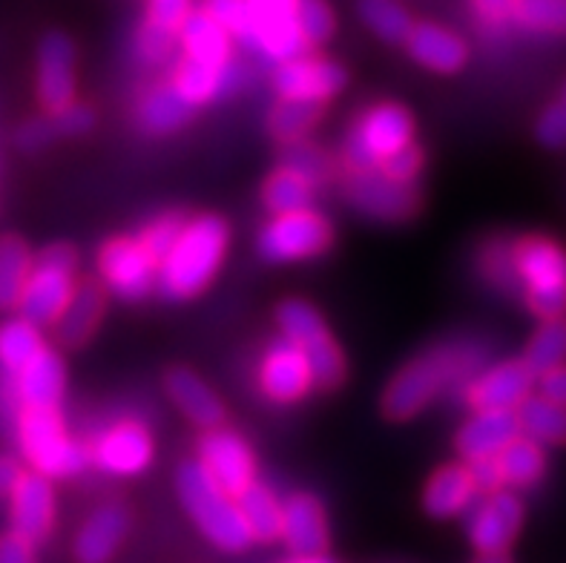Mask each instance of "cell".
Returning a JSON list of instances; mask_svg holds the SVG:
<instances>
[{
    "label": "cell",
    "mask_w": 566,
    "mask_h": 563,
    "mask_svg": "<svg viewBox=\"0 0 566 563\" xmlns=\"http://www.w3.org/2000/svg\"><path fill=\"white\" fill-rule=\"evenodd\" d=\"M201 9H205L210 18H216V21L222 23L239 43H244L248 29H251V9H248V0H201Z\"/></svg>",
    "instance_id": "obj_46"
},
{
    "label": "cell",
    "mask_w": 566,
    "mask_h": 563,
    "mask_svg": "<svg viewBox=\"0 0 566 563\" xmlns=\"http://www.w3.org/2000/svg\"><path fill=\"white\" fill-rule=\"evenodd\" d=\"M93 466L109 478H138L156 460V437L138 417L107 423L90 440Z\"/></svg>",
    "instance_id": "obj_11"
},
{
    "label": "cell",
    "mask_w": 566,
    "mask_h": 563,
    "mask_svg": "<svg viewBox=\"0 0 566 563\" xmlns=\"http://www.w3.org/2000/svg\"><path fill=\"white\" fill-rule=\"evenodd\" d=\"M196 9V0H147V12H144V21L150 27L167 29V32H176L179 35L181 23L187 21V14Z\"/></svg>",
    "instance_id": "obj_47"
},
{
    "label": "cell",
    "mask_w": 566,
    "mask_h": 563,
    "mask_svg": "<svg viewBox=\"0 0 566 563\" xmlns=\"http://www.w3.org/2000/svg\"><path fill=\"white\" fill-rule=\"evenodd\" d=\"M280 541L296 557L325 555L331 546V526L323 500L308 492H296L282 500Z\"/></svg>",
    "instance_id": "obj_22"
},
{
    "label": "cell",
    "mask_w": 566,
    "mask_h": 563,
    "mask_svg": "<svg viewBox=\"0 0 566 563\" xmlns=\"http://www.w3.org/2000/svg\"><path fill=\"white\" fill-rule=\"evenodd\" d=\"M21 463H18V457L12 455H3L0 451V498H9V492H12V486L18 483V478H21Z\"/></svg>",
    "instance_id": "obj_56"
},
{
    "label": "cell",
    "mask_w": 566,
    "mask_h": 563,
    "mask_svg": "<svg viewBox=\"0 0 566 563\" xmlns=\"http://www.w3.org/2000/svg\"><path fill=\"white\" fill-rule=\"evenodd\" d=\"M469 469H472L474 483H478L481 494H489V492H497V489H503L497 460H481V463H472Z\"/></svg>",
    "instance_id": "obj_54"
},
{
    "label": "cell",
    "mask_w": 566,
    "mask_h": 563,
    "mask_svg": "<svg viewBox=\"0 0 566 563\" xmlns=\"http://www.w3.org/2000/svg\"><path fill=\"white\" fill-rule=\"evenodd\" d=\"M495 460L497 469H501L503 489H512V492L538 486L546 475L544 446L524 435L517 437V440H512Z\"/></svg>",
    "instance_id": "obj_34"
},
{
    "label": "cell",
    "mask_w": 566,
    "mask_h": 563,
    "mask_svg": "<svg viewBox=\"0 0 566 563\" xmlns=\"http://www.w3.org/2000/svg\"><path fill=\"white\" fill-rule=\"evenodd\" d=\"M521 437L517 411H472L454 431V451L467 466L495 460L512 440Z\"/></svg>",
    "instance_id": "obj_25"
},
{
    "label": "cell",
    "mask_w": 566,
    "mask_h": 563,
    "mask_svg": "<svg viewBox=\"0 0 566 563\" xmlns=\"http://www.w3.org/2000/svg\"><path fill=\"white\" fill-rule=\"evenodd\" d=\"M129 512L124 503H101L81 523L72 555L78 563H109L129 535Z\"/></svg>",
    "instance_id": "obj_27"
},
{
    "label": "cell",
    "mask_w": 566,
    "mask_h": 563,
    "mask_svg": "<svg viewBox=\"0 0 566 563\" xmlns=\"http://www.w3.org/2000/svg\"><path fill=\"white\" fill-rule=\"evenodd\" d=\"M43 348H46V340L35 322L23 320L21 314L0 322V372L3 377H14Z\"/></svg>",
    "instance_id": "obj_38"
},
{
    "label": "cell",
    "mask_w": 566,
    "mask_h": 563,
    "mask_svg": "<svg viewBox=\"0 0 566 563\" xmlns=\"http://www.w3.org/2000/svg\"><path fill=\"white\" fill-rule=\"evenodd\" d=\"M415 115L397 101H377L366 107L345 133V173L380 170L388 158L415 144Z\"/></svg>",
    "instance_id": "obj_6"
},
{
    "label": "cell",
    "mask_w": 566,
    "mask_h": 563,
    "mask_svg": "<svg viewBox=\"0 0 566 563\" xmlns=\"http://www.w3.org/2000/svg\"><path fill=\"white\" fill-rule=\"evenodd\" d=\"M489 282L524 296L538 320L566 316V250L546 236H521L515 242H489L481 253Z\"/></svg>",
    "instance_id": "obj_1"
},
{
    "label": "cell",
    "mask_w": 566,
    "mask_h": 563,
    "mask_svg": "<svg viewBox=\"0 0 566 563\" xmlns=\"http://www.w3.org/2000/svg\"><path fill=\"white\" fill-rule=\"evenodd\" d=\"M239 509H242V518L251 529L253 543H271L280 541L282 535V500L280 494L273 492L271 486L256 480L239 494Z\"/></svg>",
    "instance_id": "obj_36"
},
{
    "label": "cell",
    "mask_w": 566,
    "mask_h": 563,
    "mask_svg": "<svg viewBox=\"0 0 566 563\" xmlns=\"http://www.w3.org/2000/svg\"><path fill=\"white\" fill-rule=\"evenodd\" d=\"M233 43H237V38L230 35L228 29L216 18H210L201 7L187 14V21L179 29L181 55L193 58L205 66H216V70H224V66L237 61L233 58Z\"/></svg>",
    "instance_id": "obj_30"
},
{
    "label": "cell",
    "mask_w": 566,
    "mask_h": 563,
    "mask_svg": "<svg viewBox=\"0 0 566 563\" xmlns=\"http://www.w3.org/2000/svg\"><path fill=\"white\" fill-rule=\"evenodd\" d=\"M538 388V377L524 359L483 365L460 385L463 403L472 411H517Z\"/></svg>",
    "instance_id": "obj_15"
},
{
    "label": "cell",
    "mask_w": 566,
    "mask_h": 563,
    "mask_svg": "<svg viewBox=\"0 0 566 563\" xmlns=\"http://www.w3.org/2000/svg\"><path fill=\"white\" fill-rule=\"evenodd\" d=\"M107 288L98 279H78V288L72 293L70 305L52 325L57 348L78 351L98 334L104 314H107Z\"/></svg>",
    "instance_id": "obj_26"
},
{
    "label": "cell",
    "mask_w": 566,
    "mask_h": 563,
    "mask_svg": "<svg viewBox=\"0 0 566 563\" xmlns=\"http://www.w3.org/2000/svg\"><path fill=\"white\" fill-rule=\"evenodd\" d=\"M196 107L181 98V93L167 81V84L150 86L136 104V124L144 136L165 138L179 133L181 127L193 122Z\"/></svg>",
    "instance_id": "obj_31"
},
{
    "label": "cell",
    "mask_w": 566,
    "mask_h": 563,
    "mask_svg": "<svg viewBox=\"0 0 566 563\" xmlns=\"http://www.w3.org/2000/svg\"><path fill=\"white\" fill-rule=\"evenodd\" d=\"M469 3H472L474 21L486 32H503L512 23L515 0H469Z\"/></svg>",
    "instance_id": "obj_51"
},
{
    "label": "cell",
    "mask_w": 566,
    "mask_h": 563,
    "mask_svg": "<svg viewBox=\"0 0 566 563\" xmlns=\"http://www.w3.org/2000/svg\"><path fill=\"white\" fill-rule=\"evenodd\" d=\"M402 46L417 66L434 72V75H458L472 55L467 38L438 21L415 23Z\"/></svg>",
    "instance_id": "obj_24"
},
{
    "label": "cell",
    "mask_w": 566,
    "mask_h": 563,
    "mask_svg": "<svg viewBox=\"0 0 566 563\" xmlns=\"http://www.w3.org/2000/svg\"><path fill=\"white\" fill-rule=\"evenodd\" d=\"M517 423L521 435L541 446H566V406L544 394H532L526 403L517 408Z\"/></svg>",
    "instance_id": "obj_37"
},
{
    "label": "cell",
    "mask_w": 566,
    "mask_h": 563,
    "mask_svg": "<svg viewBox=\"0 0 566 563\" xmlns=\"http://www.w3.org/2000/svg\"><path fill=\"white\" fill-rule=\"evenodd\" d=\"M285 563H334V561H328V557L325 555H314V557H291V561H285Z\"/></svg>",
    "instance_id": "obj_57"
},
{
    "label": "cell",
    "mask_w": 566,
    "mask_h": 563,
    "mask_svg": "<svg viewBox=\"0 0 566 563\" xmlns=\"http://www.w3.org/2000/svg\"><path fill=\"white\" fill-rule=\"evenodd\" d=\"M325 104L316 101H296V98H276L268 110V136L280 144L305 142L323 122Z\"/></svg>",
    "instance_id": "obj_33"
},
{
    "label": "cell",
    "mask_w": 566,
    "mask_h": 563,
    "mask_svg": "<svg viewBox=\"0 0 566 563\" xmlns=\"http://www.w3.org/2000/svg\"><path fill=\"white\" fill-rule=\"evenodd\" d=\"M282 165L291 167V170L302 173L305 179H311L314 185L323 187L325 181L334 176V161L328 158V153L319 150L316 144H311L308 138L305 142L287 144L285 153H282Z\"/></svg>",
    "instance_id": "obj_43"
},
{
    "label": "cell",
    "mask_w": 566,
    "mask_h": 563,
    "mask_svg": "<svg viewBox=\"0 0 566 563\" xmlns=\"http://www.w3.org/2000/svg\"><path fill=\"white\" fill-rule=\"evenodd\" d=\"M524 359L535 377L553 372L566 363V316L558 320H541V329L532 334L524 348Z\"/></svg>",
    "instance_id": "obj_40"
},
{
    "label": "cell",
    "mask_w": 566,
    "mask_h": 563,
    "mask_svg": "<svg viewBox=\"0 0 566 563\" xmlns=\"http://www.w3.org/2000/svg\"><path fill=\"white\" fill-rule=\"evenodd\" d=\"M486 348L478 340L454 336L431 345L411 357L395 377L388 379L380 397V411L391 423H409L452 385H463L474 372H481Z\"/></svg>",
    "instance_id": "obj_2"
},
{
    "label": "cell",
    "mask_w": 566,
    "mask_h": 563,
    "mask_svg": "<svg viewBox=\"0 0 566 563\" xmlns=\"http://www.w3.org/2000/svg\"><path fill=\"white\" fill-rule=\"evenodd\" d=\"M535 136H538V142L544 144V147H549V150L566 147V101L549 104V107L538 115V122H535Z\"/></svg>",
    "instance_id": "obj_50"
},
{
    "label": "cell",
    "mask_w": 566,
    "mask_h": 563,
    "mask_svg": "<svg viewBox=\"0 0 566 563\" xmlns=\"http://www.w3.org/2000/svg\"><path fill=\"white\" fill-rule=\"evenodd\" d=\"M357 14L363 27L382 43H406L417 23L402 0H357Z\"/></svg>",
    "instance_id": "obj_39"
},
{
    "label": "cell",
    "mask_w": 566,
    "mask_h": 563,
    "mask_svg": "<svg viewBox=\"0 0 566 563\" xmlns=\"http://www.w3.org/2000/svg\"><path fill=\"white\" fill-rule=\"evenodd\" d=\"M256 388L271 406H296L316 388L308 357L280 334L265 345L262 357H259Z\"/></svg>",
    "instance_id": "obj_14"
},
{
    "label": "cell",
    "mask_w": 566,
    "mask_h": 563,
    "mask_svg": "<svg viewBox=\"0 0 566 563\" xmlns=\"http://www.w3.org/2000/svg\"><path fill=\"white\" fill-rule=\"evenodd\" d=\"M176 498L187 518L196 523L201 538L219 552L237 555L253 543L251 529L244 523L239 500L208 475L199 460H185L176 469Z\"/></svg>",
    "instance_id": "obj_4"
},
{
    "label": "cell",
    "mask_w": 566,
    "mask_h": 563,
    "mask_svg": "<svg viewBox=\"0 0 566 563\" xmlns=\"http://www.w3.org/2000/svg\"><path fill=\"white\" fill-rule=\"evenodd\" d=\"M78 55L75 43L64 32H46L38 43V72L35 90L41 107L50 115L61 113L75 101V86H78Z\"/></svg>",
    "instance_id": "obj_20"
},
{
    "label": "cell",
    "mask_w": 566,
    "mask_h": 563,
    "mask_svg": "<svg viewBox=\"0 0 566 563\" xmlns=\"http://www.w3.org/2000/svg\"><path fill=\"white\" fill-rule=\"evenodd\" d=\"M0 563H35V546L21 535H0Z\"/></svg>",
    "instance_id": "obj_53"
},
{
    "label": "cell",
    "mask_w": 566,
    "mask_h": 563,
    "mask_svg": "<svg viewBox=\"0 0 566 563\" xmlns=\"http://www.w3.org/2000/svg\"><path fill=\"white\" fill-rule=\"evenodd\" d=\"M170 84L181 93V98L190 101L196 110L205 107V104H213L216 98L222 95L237 93L244 84V66L239 61H233L224 70H216V66H205L193 58L181 55L176 64H172Z\"/></svg>",
    "instance_id": "obj_29"
},
{
    "label": "cell",
    "mask_w": 566,
    "mask_h": 563,
    "mask_svg": "<svg viewBox=\"0 0 566 563\" xmlns=\"http://www.w3.org/2000/svg\"><path fill=\"white\" fill-rule=\"evenodd\" d=\"M165 394L170 399L176 411H181L190 426H196L199 431H208V428L224 426V417H228V406L222 403V397L216 394L213 385L205 377L187 368V365H176L165 374Z\"/></svg>",
    "instance_id": "obj_23"
},
{
    "label": "cell",
    "mask_w": 566,
    "mask_h": 563,
    "mask_svg": "<svg viewBox=\"0 0 566 563\" xmlns=\"http://www.w3.org/2000/svg\"><path fill=\"white\" fill-rule=\"evenodd\" d=\"M380 170L386 173L388 179L400 181V185H415L417 187V179H420V176H423V170H426V156H423V150L417 147V144H409L406 150H400L397 156L388 158Z\"/></svg>",
    "instance_id": "obj_48"
},
{
    "label": "cell",
    "mask_w": 566,
    "mask_h": 563,
    "mask_svg": "<svg viewBox=\"0 0 566 563\" xmlns=\"http://www.w3.org/2000/svg\"><path fill=\"white\" fill-rule=\"evenodd\" d=\"M57 518V500L52 480L38 471H21L18 483L9 492V523L14 535H21L32 546L50 541Z\"/></svg>",
    "instance_id": "obj_21"
},
{
    "label": "cell",
    "mask_w": 566,
    "mask_h": 563,
    "mask_svg": "<svg viewBox=\"0 0 566 563\" xmlns=\"http://www.w3.org/2000/svg\"><path fill=\"white\" fill-rule=\"evenodd\" d=\"M196 460L233 498H239L248 486L256 483V451L239 431L228 426L201 431L199 446H196Z\"/></svg>",
    "instance_id": "obj_18"
},
{
    "label": "cell",
    "mask_w": 566,
    "mask_h": 563,
    "mask_svg": "<svg viewBox=\"0 0 566 563\" xmlns=\"http://www.w3.org/2000/svg\"><path fill=\"white\" fill-rule=\"evenodd\" d=\"M273 93L276 98H296V101H316L328 104L337 98L348 84V72L343 64L331 61L325 55H296L291 61H282L273 70Z\"/></svg>",
    "instance_id": "obj_19"
},
{
    "label": "cell",
    "mask_w": 566,
    "mask_h": 563,
    "mask_svg": "<svg viewBox=\"0 0 566 563\" xmlns=\"http://www.w3.org/2000/svg\"><path fill=\"white\" fill-rule=\"evenodd\" d=\"M316 190H319V185L305 179L302 173L280 165L262 181L259 199H262V205H265V210L271 216L294 213V210H308V207H314Z\"/></svg>",
    "instance_id": "obj_32"
},
{
    "label": "cell",
    "mask_w": 566,
    "mask_h": 563,
    "mask_svg": "<svg viewBox=\"0 0 566 563\" xmlns=\"http://www.w3.org/2000/svg\"><path fill=\"white\" fill-rule=\"evenodd\" d=\"M185 221H187V216L179 213V210H165V213L153 216V219L144 225L142 233H138V239L147 244V250H150L153 257L161 259L167 253V248L176 242V236L181 233Z\"/></svg>",
    "instance_id": "obj_45"
},
{
    "label": "cell",
    "mask_w": 566,
    "mask_h": 563,
    "mask_svg": "<svg viewBox=\"0 0 566 563\" xmlns=\"http://www.w3.org/2000/svg\"><path fill=\"white\" fill-rule=\"evenodd\" d=\"M474 563H512V561L506 557V552H503V555H481Z\"/></svg>",
    "instance_id": "obj_58"
},
{
    "label": "cell",
    "mask_w": 566,
    "mask_h": 563,
    "mask_svg": "<svg viewBox=\"0 0 566 563\" xmlns=\"http://www.w3.org/2000/svg\"><path fill=\"white\" fill-rule=\"evenodd\" d=\"M512 23L535 35H566V0H515Z\"/></svg>",
    "instance_id": "obj_41"
},
{
    "label": "cell",
    "mask_w": 566,
    "mask_h": 563,
    "mask_svg": "<svg viewBox=\"0 0 566 563\" xmlns=\"http://www.w3.org/2000/svg\"><path fill=\"white\" fill-rule=\"evenodd\" d=\"M0 392V411L7 414L9 423L21 408H61L66 394L64 357L46 345L14 377H3Z\"/></svg>",
    "instance_id": "obj_12"
},
{
    "label": "cell",
    "mask_w": 566,
    "mask_h": 563,
    "mask_svg": "<svg viewBox=\"0 0 566 563\" xmlns=\"http://www.w3.org/2000/svg\"><path fill=\"white\" fill-rule=\"evenodd\" d=\"M538 394L555 399V403H564L566 406V363L546 372L538 377Z\"/></svg>",
    "instance_id": "obj_55"
},
{
    "label": "cell",
    "mask_w": 566,
    "mask_h": 563,
    "mask_svg": "<svg viewBox=\"0 0 566 563\" xmlns=\"http://www.w3.org/2000/svg\"><path fill=\"white\" fill-rule=\"evenodd\" d=\"M251 29L244 46L256 52L268 64H282L305 55L308 43L296 27V0H248Z\"/></svg>",
    "instance_id": "obj_16"
},
{
    "label": "cell",
    "mask_w": 566,
    "mask_h": 563,
    "mask_svg": "<svg viewBox=\"0 0 566 563\" xmlns=\"http://www.w3.org/2000/svg\"><path fill=\"white\" fill-rule=\"evenodd\" d=\"M564 101H566V90H564Z\"/></svg>",
    "instance_id": "obj_59"
},
{
    "label": "cell",
    "mask_w": 566,
    "mask_h": 563,
    "mask_svg": "<svg viewBox=\"0 0 566 563\" xmlns=\"http://www.w3.org/2000/svg\"><path fill=\"white\" fill-rule=\"evenodd\" d=\"M337 242L334 221L316 207L276 213L259 228L256 250L259 257L271 264H300L325 257Z\"/></svg>",
    "instance_id": "obj_9"
},
{
    "label": "cell",
    "mask_w": 566,
    "mask_h": 563,
    "mask_svg": "<svg viewBox=\"0 0 566 563\" xmlns=\"http://www.w3.org/2000/svg\"><path fill=\"white\" fill-rule=\"evenodd\" d=\"M98 282L122 302H144L158 288V259L138 236H113L95 257Z\"/></svg>",
    "instance_id": "obj_10"
},
{
    "label": "cell",
    "mask_w": 566,
    "mask_h": 563,
    "mask_svg": "<svg viewBox=\"0 0 566 563\" xmlns=\"http://www.w3.org/2000/svg\"><path fill=\"white\" fill-rule=\"evenodd\" d=\"M32 268L35 253L21 236H0V311H18Z\"/></svg>",
    "instance_id": "obj_35"
},
{
    "label": "cell",
    "mask_w": 566,
    "mask_h": 563,
    "mask_svg": "<svg viewBox=\"0 0 566 563\" xmlns=\"http://www.w3.org/2000/svg\"><path fill=\"white\" fill-rule=\"evenodd\" d=\"M343 196L359 216L382 221V225H400V221L415 219L423 207L415 185H400V181L388 179L382 170L345 173Z\"/></svg>",
    "instance_id": "obj_13"
},
{
    "label": "cell",
    "mask_w": 566,
    "mask_h": 563,
    "mask_svg": "<svg viewBox=\"0 0 566 563\" xmlns=\"http://www.w3.org/2000/svg\"><path fill=\"white\" fill-rule=\"evenodd\" d=\"M296 27L308 50H319L337 35V12L328 0H296Z\"/></svg>",
    "instance_id": "obj_42"
},
{
    "label": "cell",
    "mask_w": 566,
    "mask_h": 563,
    "mask_svg": "<svg viewBox=\"0 0 566 563\" xmlns=\"http://www.w3.org/2000/svg\"><path fill=\"white\" fill-rule=\"evenodd\" d=\"M52 136H55V127H52L50 118H35V122H27L18 129V144H21V150L35 153L46 147Z\"/></svg>",
    "instance_id": "obj_52"
},
{
    "label": "cell",
    "mask_w": 566,
    "mask_h": 563,
    "mask_svg": "<svg viewBox=\"0 0 566 563\" xmlns=\"http://www.w3.org/2000/svg\"><path fill=\"white\" fill-rule=\"evenodd\" d=\"M179 50V35L176 32H167V29L150 27L144 21L136 35V55L144 66H161L167 64Z\"/></svg>",
    "instance_id": "obj_44"
},
{
    "label": "cell",
    "mask_w": 566,
    "mask_h": 563,
    "mask_svg": "<svg viewBox=\"0 0 566 563\" xmlns=\"http://www.w3.org/2000/svg\"><path fill=\"white\" fill-rule=\"evenodd\" d=\"M524 503L512 489H497L478 498L467 514V538L478 555H503L521 535Z\"/></svg>",
    "instance_id": "obj_17"
},
{
    "label": "cell",
    "mask_w": 566,
    "mask_h": 563,
    "mask_svg": "<svg viewBox=\"0 0 566 563\" xmlns=\"http://www.w3.org/2000/svg\"><path fill=\"white\" fill-rule=\"evenodd\" d=\"M78 250L70 242H52L35 257V268L23 288L18 314L38 329L55 325L78 288Z\"/></svg>",
    "instance_id": "obj_8"
},
{
    "label": "cell",
    "mask_w": 566,
    "mask_h": 563,
    "mask_svg": "<svg viewBox=\"0 0 566 563\" xmlns=\"http://www.w3.org/2000/svg\"><path fill=\"white\" fill-rule=\"evenodd\" d=\"M50 122L52 127H55V136L78 138V136H86V133L95 127V110L86 107V104H78V101H72L70 107L50 115Z\"/></svg>",
    "instance_id": "obj_49"
},
{
    "label": "cell",
    "mask_w": 566,
    "mask_h": 563,
    "mask_svg": "<svg viewBox=\"0 0 566 563\" xmlns=\"http://www.w3.org/2000/svg\"><path fill=\"white\" fill-rule=\"evenodd\" d=\"M230 250V225L219 213L185 221L176 242L158 259V291L170 302H190L213 285Z\"/></svg>",
    "instance_id": "obj_3"
},
{
    "label": "cell",
    "mask_w": 566,
    "mask_h": 563,
    "mask_svg": "<svg viewBox=\"0 0 566 563\" xmlns=\"http://www.w3.org/2000/svg\"><path fill=\"white\" fill-rule=\"evenodd\" d=\"M276 329L285 340L302 348V354L308 357L311 374H314V385L319 392H337L345 383V354L339 343L331 336L328 322L319 314V307L311 305L308 300H285L276 307Z\"/></svg>",
    "instance_id": "obj_7"
},
{
    "label": "cell",
    "mask_w": 566,
    "mask_h": 563,
    "mask_svg": "<svg viewBox=\"0 0 566 563\" xmlns=\"http://www.w3.org/2000/svg\"><path fill=\"white\" fill-rule=\"evenodd\" d=\"M478 498H481V489L474 483V475L467 463L440 466L423 486V509L434 521L467 518Z\"/></svg>",
    "instance_id": "obj_28"
},
{
    "label": "cell",
    "mask_w": 566,
    "mask_h": 563,
    "mask_svg": "<svg viewBox=\"0 0 566 563\" xmlns=\"http://www.w3.org/2000/svg\"><path fill=\"white\" fill-rule=\"evenodd\" d=\"M12 431L29 469L43 478L70 480L93 466L90 442L72 435L61 408H21Z\"/></svg>",
    "instance_id": "obj_5"
}]
</instances>
